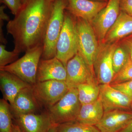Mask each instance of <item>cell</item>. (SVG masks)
<instances>
[{
  "instance_id": "7a4b0ae2",
  "label": "cell",
  "mask_w": 132,
  "mask_h": 132,
  "mask_svg": "<svg viewBox=\"0 0 132 132\" xmlns=\"http://www.w3.org/2000/svg\"><path fill=\"white\" fill-rule=\"evenodd\" d=\"M67 0H54L43 42L42 59L56 57V45L63 27Z\"/></svg>"
},
{
  "instance_id": "484cf974",
  "label": "cell",
  "mask_w": 132,
  "mask_h": 132,
  "mask_svg": "<svg viewBox=\"0 0 132 132\" xmlns=\"http://www.w3.org/2000/svg\"><path fill=\"white\" fill-rule=\"evenodd\" d=\"M0 2L6 6L14 15L18 13L23 6L21 0H0Z\"/></svg>"
},
{
  "instance_id": "d4e9b609",
  "label": "cell",
  "mask_w": 132,
  "mask_h": 132,
  "mask_svg": "<svg viewBox=\"0 0 132 132\" xmlns=\"http://www.w3.org/2000/svg\"><path fill=\"white\" fill-rule=\"evenodd\" d=\"M20 54L14 50L10 52L6 49L3 44L0 45V67H5L14 62L17 60Z\"/></svg>"
},
{
  "instance_id": "277c9868",
  "label": "cell",
  "mask_w": 132,
  "mask_h": 132,
  "mask_svg": "<svg viewBox=\"0 0 132 132\" xmlns=\"http://www.w3.org/2000/svg\"><path fill=\"white\" fill-rule=\"evenodd\" d=\"M78 53L75 17L66 10L63 27L56 45V57L66 67L69 61Z\"/></svg>"
},
{
  "instance_id": "d6a6232c",
  "label": "cell",
  "mask_w": 132,
  "mask_h": 132,
  "mask_svg": "<svg viewBox=\"0 0 132 132\" xmlns=\"http://www.w3.org/2000/svg\"><path fill=\"white\" fill-rule=\"evenodd\" d=\"M11 132H22L19 127L16 124H13Z\"/></svg>"
},
{
  "instance_id": "e575fe53",
  "label": "cell",
  "mask_w": 132,
  "mask_h": 132,
  "mask_svg": "<svg viewBox=\"0 0 132 132\" xmlns=\"http://www.w3.org/2000/svg\"><path fill=\"white\" fill-rule=\"evenodd\" d=\"M90 1H95L104 2H108L109 0H90Z\"/></svg>"
},
{
  "instance_id": "8fae6325",
  "label": "cell",
  "mask_w": 132,
  "mask_h": 132,
  "mask_svg": "<svg viewBox=\"0 0 132 132\" xmlns=\"http://www.w3.org/2000/svg\"><path fill=\"white\" fill-rule=\"evenodd\" d=\"M98 99L104 112L113 110L131 111L132 98L112 87L110 84L99 85Z\"/></svg>"
},
{
  "instance_id": "d590c367",
  "label": "cell",
  "mask_w": 132,
  "mask_h": 132,
  "mask_svg": "<svg viewBox=\"0 0 132 132\" xmlns=\"http://www.w3.org/2000/svg\"><path fill=\"white\" fill-rule=\"evenodd\" d=\"M29 0H21L22 3V5H24V4H26V3Z\"/></svg>"
},
{
  "instance_id": "4316f807",
  "label": "cell",
  "mask_w": 132,
  "mask_h": 132,
  "mask_svg": "<svg viewBox=\"0 0 132 132\" xmlns=\"http://www.w3.org/2000/svg\"><path fill=\"white\" fill-rule=\"evenodd\" d=\"M111 86L132 98V80Z\"/></svg>"
},
{
  "instance_id": "836d02e7",
  "label": "cell",
  "mask_w": 132,
  "mask_h": 132,
  "mask_svg": "<svg viewBox=\"0 0 132 132\" xmlns=\"http://www.w3.org/2000/svg\"><path fill=\"white\" fill-rule=\"evenodd\" d=\"M57 126L58 125L54 124L50 129L48 132H57Z\"/></svg>"
},
{
  "instance_id": "f546056e",
  "label": "cell",
  "mask_w": 132,
  "mask_h": 132,
  "mask_svg": "<svg viewBox=\"0 0 132 132\" xmlns=\"http://www.w3.org/2000/svg\"><path fill=\"white\" fill-rule=\"evenodd\" d=\"M6 7V6L3 4L0 7V20L9 22L10 20L9 16L5 12V10Z\"/></svg>"
},
{
  "instance_id": "9a60e30c",
  "label": "cell",
  "mask_w": 132,
  "mask_h": 132,
  "mask_svg": "<svg viewBox=\"0 0 132 132\" xmlns=\"http://www.w3.org/2000/svg\"><path fill=\"white\" fill-rule=\"evenodd\" d=\"M67 76L65 67L56 57L51 59H40L37 71V81H65Z\"/></svg>"
},
{
  "instance_id": "ac0fdd59",
  "label": "cell",
  "mask_w": 132,
  "mask_h": 132,
  "mask_svg": "<svg viewBox=\"0 0 132 132\" xmlns=\"http://www.w3.org/2000/svg\"><path fill=\"white\" fill-rule=\"evenodd\" d=\"M132 34V16L122 11L115 23L109 29L102 43L118 42Z\"/></svg>"
},
{
  "instance_id": "f1b7e54d",
  "label": "cell",
  "mask_w": 132,
  "mask_h": 132,
  "mask_svg": "<svg viewBox=\"0 0 132 132\" xmlns=\"http://www.w3.org/2000/svg\"><path fill=\"white\" fill-rule=\"evenodd\" d=\"M120 8L121 11L132 16V0H120Z\"/></svg>"
},
{
  "instance_id": "2e32d148",
  "label": "cell",
  "mask_w": 132,
  "mask_h": 132,
  "mask_svg": "<svg viewBox=\"0 0 132 132\" xmlns=\"http://www.w3.org/2000/svg\"><path fill=\"white\" fill-rule=\"evenodd\" d=\"M40 105L33 93L32 86L21 90L16 95L13 104L10 105L13 118L23 114L36 113Z\"/></svg>"
},
{
  "instance_id": "5bb4252c",
  "label": "cell",
  "mask_w": 132,
  "mask_h": 132,
  "mask_svg": "<svg viewBox=\"0 0 132 132\" xmlns=\"http://www.w3.org/2000/svg\"><path fill=\"white\" fill-rule=\"evenodd\" d=\"M66 10L75 17L91 23L99 12L106 6L108 2L90 0H67Z\"/></svg>"
},
{
  "instance_id": "ffe728a7",
  "label": "cell",
  "mask_w": 132,
  "mask_h": 132,
  "mask_svg": "<svg viewBox=\"0 0 132 132\" xmlns=\"http://www.w3.org/2000/svg\"><path fill=\"white\" fill-rule=\"evenodd\" d=\"M77 88L81 105L92 103L98 99L100 87L96 79L81 84Z\"/></svg>"
},
{
  "instance_id": "603a6c76",
  "label": "cell",
  "mask_w": 132,
  "mask_h": 132,
  "mask_svg": "<svg viewBox=\"0 0 132 132\" xmlns=\"http://www.w3.org/2000/svg\"><path fill=\"white\" fill-rule=\"evenodd\" d=\"M129 60L127 51L118 42L112 57L113 66L115 75L125 67Z\"/></svg>"
},
{
  "instance_id": "4fadbf2b",
  "label": "cell",
  "mask_w": 132,
  "mask_h": 132,
  "mask_svg": "<svg viewBox=\"0 0 132 132\" xmlns=\"http://www.w3.org/2000/svg\"><path fill=\"white\" fill-rule=\"evenodd\" d=\"M14 118L22 132H48L54 125L47 112L27 114Z\"/></svg>"
},
{
  "instance_id": "9c48e42d",
  "label": "cell",
  "mask_w": 132,
  "mask_h": 132,
  "mask_svg": "<svg viewBox=\"0 0 132 132\" xmlns=\"http://www.w3.org/2000/svg\"><path fill=\"white\" fill-rule=\"evenodd\" d=\"M120 12V0H109L106 6L91 22L90 23L99 43L103 42L107 33L115 23Z\"/></svg>"
},
{
  "instance_id": "74e56055",
  "label": "cell",
  "mask_w": 132,
  "mask_h": 132,
  "mask_svg": "<svg viewBox=\"0 0 132 132\" xmlns=\"http://www.w3.org/2000/svg\"><path fill=\"white\" fill-rule=\"evenodd\" d=\"M53 1H54V0H53Z\"/></svg>"
},
{
  "instance_id": "e0dca14e",
  "label": "cell",
  "mask_w": 132,
  "mask_h": 132,
  "mask_svg": "<svg viewBox=\"0 0 132 132\" xmlns=\"http://www.w3.org/2000/svg\"><path fill=\"white\" fill-rule=\"evenodd\" d=\"M17 77L7 71L0 70V88L3 98L9 102L10 105L13 104L17 94L26 88L31 86Z\"/></svg>"
},
{
  "instance_id": "30bf717a",
  "label": "cell",
  "mask_w": 132,
  "mask_h": 132,
  "mask_svg": "<svg viewBox=\"0 0 132 132\" xmlns=\"http://www.w3.org/2000/svg\"><path fill=\"white\" fill-rule=\"evenodd\" d=\"M66 68L65 82L69 89L77 88L81 84L96 79L94 72L78 53L69 61Z\"/></svg>"
},
{
  "instance_id": "7c38bea8",
  "label": "cell",
  "mask_w": 132,
  "mask_h": 132,
  "mask_svg": "<svg viewBox=\"0 0 132 132\" xmlns=\"http://www.w3.org/2000/svg\"><path fill=\"white\" fill-rule=\"evenodd\" d=\"M132 120V111L114 110L104 112L95 126L101 132H120Z\"/></svg>"
},
{
  "instance_id": "5b68a950",
  "label": "cell",
  "mask_w": 132,
  "mask_h": 132,
  "mask_svg": "<svg viewBox=\"0 0 132 132\" xmlns=\"http://www.w3.org/2000/svg\"><path fill=\"white\" fill-rule=\"evenodd\" d=\"M75 18L78 53L94 72L93 64L98 50V41L90 22L81 18Z\"/></svg>"
},
{
  "instance_id": "8d00e7d4",
  "label": "cell",
  "mask_w": 132,
  "mask_h": 132,
  "mask_svg": "<svg viewBox=\"0 0 132 132\" xmlns=\"http://www.w3.org/2000/svg\"><path fill=\"white\" fill-rule=\"evenodd\" d=\"M130 109H131V111H132V102L131 104V107H130Z\"/></svg>"
},
{
  "instance_id": "83f0119b",
  "label": "cell",
  "mask_w": 132,
  "mask_h": 132,
  "mask_svg": "<svg viewBox=\"0 0 132 132\" xmlns=\"http://www.w3.org/2000/svg\"><path fill=\"white\" fill-rule=\"evenodd\" d=\"M119 43L127 51L130 60L132 61V34L121 40Z\"/></svg>"
},
{
  "instance_id": "44dd1931",
  "label": "cell",
  "mask_w": 132,
  "mask_h": 132,
  "mask_svg": "<svg viewBox=\"0 0 132 132\" xmlns=\"http://www.w3.org/2000/svg\"><path fill=\"white\" fill-rule=\"evenodd\" d=\"M13 115L10 104L4 99L0 100V132H11Z\"/></svg>"
},
{
  "instance_id": "8992f818",
  "label": "cell",
  "mask_w": 132,
  "mask_h": 132,
  "mask_svg": "<svg viewBox=\"0 0 132 132\" xmlns=\"http://www.w3.org/2000/svg\"><path fill=\"white\" fill-rule=\"evenodd\" d=\"M81 106L77 88H71L47 112L54 124L59 125L76 121Z\"/></svg>"
},
{
  "instance_id": "d6986e66",
  "label": "cell",
  "mask_w": 132,
  "mask_h": 132,
  "mask_svg": "<svg viewBox=\"0 0 132 132\" xmlns=\"http://www.w3.org/2000/svg\"><path fill=\"white\" fill-rule=\"evenodd\" d=\"M104 113L103 106L98 99L94 102L81 105L76 121L95 126L101 120Z\"/></svg>"
},
{
  "instance_id": "7402d4cb",
  "label": "cell",
  "mask_w": 132,
  "mask_h": 132,
  "mask_svg": "<svg viewBox=\"0 0 132 132\" xmlns=\"http://www.w3.org/2000/svg\"><path fill=\"white\" fill-rule=\"evenodd\" d=\"M57 132H101L95 126L78 121L62 123L57 126Z\"/></svg>"
},
{
  "instance_id": "1f68e13d",
  "label": "cell",
  "mask_w": 132,
  "mask_h": 132,
  "mask_svg": "<svg viewBox=\"0 0 132 132\" xmlns=\"http://www.w3.org/2000/svg\"><path fill=\"white\" fill-rule=\"evenodd\" d=\"M120 132H132V120L126 127Z\"/></svg>"
},
{
  "instance_id": "4dcf8cb0",
  "label": "cell",
  "mask_w": 132,
  "mask_h": 132,
  "mask_svg": "<svg viewBox=\"0 0 132 132\" xmlns=\"http://www.w3.org/2000/svg\"><path fill=\"white\" fill-rule=\"evenodd\" d=\"M3 21L0 20V42L1 44L6 45L7 43V41L5 39L3 31Z\"/></svg>"
},
{
  "instance_id": "ba28073f",
  "label": "cell",
  "mask_w": 132,
  "mask_h": 132,
  "mask_svg": "<svg viewBox=\"0 0 132 132\" xmlns=\"http://www.w3.org/2000/svg\"><path fill=\"white\" fill-rule=\"evenodd\" d=\"M69 88L65 81L51 80L39 82L32 86L33 93L40 105L48 109L66 94Z\"/></svg>"
},
{
  "instance_id": "cb8c5ba5",
  "label": "cell",
  "mask_w": 132,
  "mask_h": 132,
  "mask_svg": "<svg viewBox=\"0 0 132 132\" xmlns=\"http://www.w3.org/2000/svg\"><path fill=\"white\" fill-rule=\"evenodd\" d=\"M132 80V61L129 60L125 67L114 75L110 85Z\"/></svg>"
},
{
  "instance_id": "52a82bcc",
  "label": "cell",
  "mask_w": 132,
  "mask_h": 132,
  "mask_svg": "<svg viewBox=\"0 0 132 132\" xmlns=\"http://www.w3.org/2000/svg\"><path fill=\"white\" fill-rule=\"evenodd\" d=\"M118 42L99 43L93 64L95 76L99 85H110L113 79L115 73L113 66V55Z\"/></svg>"
},
{
  "instance_id": "6da1fadb",
  "label": "cell",
  "mask_w": 132,
  "mask_h": 132,
  "mask_svg": "<svg viewBox=\"0 0 132 132\" xmlns=\"http://www.w3.org/2000/svg\"><path fill=\"white\" fill-rule=\"evenodd\" d=\"M53 0H29L13 20L8 22V34L13 39V50L20 53L43 45L53 8Z\"/></svg>"
},
{
  "instance_id": "3957f363",
  "label": "cell",
  "mask_w": 132,
  "mask_h": 132,
  "mask_svg": "<svg viewBox=\"0 0 132 132\" xmlns=\"http://www.w3.org/2000/svg\"><path fill=\"white\" fill-rule=\"evenodd\" d=\"M25 52L23 57L12 64L0 67V70L13 74L32 86L37 82V71L43 52V45H39Z\"/></svg>"
}]
</instances>
